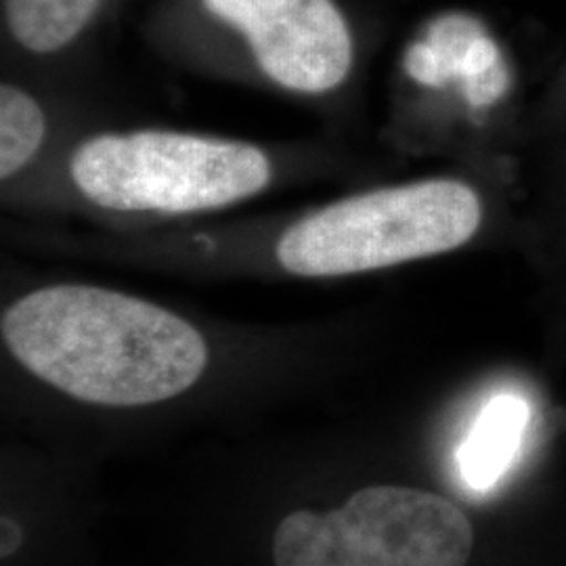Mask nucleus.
<instances>
[{
    "label": "nucleus",
    "mask_w": 566,
    "mask_h": 566,
    "mask_svg": "<svg viewBox=\"0 0 566 566\" xmlns=\"http://www.w3.org/2000/svg\"><path fill=\"white\" fill-rule=\"evenodd\" d=\"M474 528L460 506L413 486H365L327 512L296 510L273 535L275 566H465Z\"/></svg>",
    "instance_id": "4"
},
{
    "label": "nucleus",
    "mask_w": 566,
    "mask_h": 566,
    "mask_svg": "<svg viewBox=\"0 0 566 566\" xmlns=\"http://www.w3.org/2000/svg\"><path fill=\"white\" fill-rule=\"evenodd\" d=\"M537 147L546 166L518 231L535 263L566 271V130Z\"/></svg>",
    "instance_id": "7"
},
{
    "label": "nucleus",
    "mask_w": 566,
    "mask_h": 566,
    "mask_svg": "<svg viewBox=\"0 0 566 566\" xmlns=\"http://www.w3.org/2000/svg\"><path fill=\"white\" fill-rule=\"evenodd\" d=\"M102 0H4V18L21 46L53 53L74 41Z\"/></svg>",
    "instance_id": "8"
},
{
    "label": "nucleus",
    "mask_w": 566,
    "mask_h": 566,
    "mask_svg": "<svg viewBox=\"0 0 566 566\" xmlns=\"http://www.w3.org/2000/svg\"><path fill=\"white\" fill-rule=\"evenodd\" d=\"M481 182L432 177L329 203L290 227L277 243L285 271L338 277L460 250L483 235L497 212Z\"/></svg>",
    "instance_id": "2"
},
{
    "label": "nucleus",
    "mask_w": 566,
    "mask_h": 566,
    "mask_svg": "<svg viewBox=\"0 0 566 566\" xmlns=\"http://www.w3.org/2000/svg\"><path fill=\"white\" fill-rule=\"evenodd\" d=\"M238 28L271 81L296 93H327L353 65V39L332 0H203Z\"/></svg>",
    "instance_id": "5"
},
{
    "label": "nucleus",
    "mask_w": 566,
    "mask_h": 566,
    "mask_svg": "<svg viewBox=\"0 0 566 566\" xmlns=\"http://www.w3.org/2000/svg\"><path fill=\"white\" fill-rule=\"evenodd\" d=\"M2 340L42 382L84 403H160L196 385L202 334L158 304L93 285L36 290L2 313Z\"/></svg>",
    "instance_id": "1"
},
{
    "label": "nucleus",
    "mask_w": 566,
    "mask_h": 566,
    "mask_svg": "<svg viewBox=\"0 0 566 566\" xmlns=\"http://www.w3.org/2000/svg\"><path fill=\"white\" fill-rule=\"evenodd\" d=\"M0 526H2V535H0L2 537V546H0L2 552L0 554H2V558H9L23 544V528L13 518H9V516H2Z\"/></svg>",
    "instance_id": "10"
},
{
    "label": "nucleus",
    "mask_w": 566,
    "mask_h": 566,
    "mask_svg": "<svg viewBox=\"0 0 566 566\" xmlns=\"http://www.w3.org/2000/svg\"><path fill=\"white\" fill-rule=\"evenodd\" d=\"M41 105L13 84L0 88V177H15L34 158L44 139Z\"/></svg>",
    "instance_id": "9"
},
{
    "label": "nucleus",
    "mask_w": 566,
    "mask_h": 566,
    "mask_svg": "<svg viewBox=\"0 0 566 566\" xmlns=\"http://www.w3.org/2000/svg\"><path fill=\"white\" fill-rule=\"evenodd\" d=\"M72 179L109 210L187 214L240 202L264 189L271 164L261 149L182 133L142 130L82 143Z\"/></svg>",
    "instance_id": "3"
},
{
    "label": "nucleus",
    "mask_w": 566,
    "mask_h": 566,
    "mask_svg": "<svg viewBox=\"0 0 566 566\" xmlns=\"http://www.w3.org/2000/svg\"><path fill=\"white\" fill-rule=\"evenodd\" d=\"M528 413L518 395H500L486 403L458 455L465 485L489 491L506 474L521 451Z\"/></svg>",
    "instance_id": "6"
}]
</instances>
